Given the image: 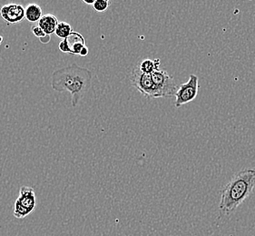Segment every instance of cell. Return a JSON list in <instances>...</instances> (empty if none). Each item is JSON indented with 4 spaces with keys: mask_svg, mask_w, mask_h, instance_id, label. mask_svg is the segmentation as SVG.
<instances>
[{
    "mask_svg": "<svg viewBox=\"0 0 255 236\" xmlns=\"http://www.w3.org/2000/svg\"><path fill=\"white\" fill-rule=\"evenodd\" d=\"M255 187V169L245 168L238 172L221 191L219 218H229L236 209L250 197Z\"/></svg>",
    "mask_w": 255,
    "mask_h": 236,
    "instance_id": "obj_1",
    "label": "cell"
},
{
    "mask_svg": "<svg viewBox=\"0 0 255 236\" xmlns=\"http://www.w3.org/2000/svg\"><path fill=\"white\" fill-rule=\"evenodd\" d=\"M93 74L77 64L58 69L52 75L51 87L55 91H67L72 96V106L77 107L82 98L89 90Z\"/></svg>",
    "mask_w": 255,
    "mask_h": 236,
    "instance_id": "obj_2",
    "label": "cell"
},
{
    "mask_svg": "<svg viewBox=\"0 0 255 236\" xmlns=\"http://www.w3.org/2000/svg\"><path fill=\"white\" fill-rule=\"evenodd\" d=\"M131 83L139 92L147 98H160L151 75L141 72L137 66L133 68L131 75Z\"/></svg>",
    "mask_w": 255,
    "mask_h": 236,
    "instance_id": "obj_3",
    "label": "cell"
},
{
    "mask_svg": "<svg viewBox=\"0 0 255 236\" xmlns=\"http://www.w3.org/2000/svg\"><path fill=\"white\" fill-rule=\"evenodd\" d=\"M199 90V78L192 74L189 77L188 81L179 86L175 93V108H179L186 104L193 102L198 95Z\"/></svg>",
    "mask_w": 255,
    "mask_h": 236,
    "instance_id": "obj_4",
    "label": "cell"
},
{
    "mask_svg": "<svg viewBox=\"0 0 255 236\" xmlns=\"http://www.w3.org/2000/svg\"><path fill=\"white\" fill-rule=\"evenodd\" d=\"M153 83L158 90L160 98H172L175 96L177 87L174 78L164 70H157L152 75Z\"/></svg>",
    "mask_w": 255,
    "mask_h": 236,
    "instance_id": "obj_5",
    "label": "cell"
},
{
    "mask_svg": "<svg viewBox=\"0 0 255 236\" xmlns=\"http://www.w3.org/2000/svg\"><path fill=\"white\" fill-rule=\"evenodd\" d=\"M0 15L8 24H17L26 18L24 6L13 3L3 5L0 9Z\"/></svg>",
    "mask_w": 255,
    "mask_h": 236,
    "instance_id": "obj_6",
    "label": "cell"
},
{
    "mask_svg": "<svg viewBox=\"0 0 255 236\" xmlns=\"http://www.w3.org/2000/svg\"><path fill=\"white\" fill-rule=\"evenodd\" d=\"M20 206L32 213L36 206V197L35 191L32 187L22 186L19 191V196L15 200Z\"/></svg>",
    "mask_w": 255,
    "mask_h": 236,
    "instance_id": "obj_7",
    "label": "cell"
},
{
    "mask_svg": "<svg viewBox=\"0 0 255 236\" xmlns=\"http://www.w3.org/2000/svg\"><path fill=\"white\" fill-rule=\"evenodd\" d=\"M71 55H80L82 49L86 46V40L81 34L72 32L71 35L67 38Z\"/></svg>",
    "mask_w": 255,
    "mask_h": 236,
    "instance_id": "obj_8",
    "label": "cell"
},
{
    "mask_svg": "<svg viewBox=\"0 0 255 236\" xmlns=\"http://www.w3.org/2000/svg\"><path fill=\"white\" fill-rule=\"evenodd\" d=\"M58 20L56 16L51 14H46L41 17L40 20L38 21L37 25L40 26L41 29L45 32L47 36H51L53 33L56 32V27L58 25Z\"/></svg>",
    "mask_w": 255,
    "mask_h": 236,
    "instance_id": "obj_9",
    "label": "cell"
},
{
    "mask_svg": "<svg viewBox=\"0 0 255 236\" xmlns=\"http://www.w3.org/2000/svg\"><path fill=\"white\" fill-rule=\"evenodd\" d=\"M25 15H26V19L31 23H38L40 20L41 17L43 16L42 9L40 5L37 4H29L27 5L25 8Z\"/></svg>",
    "mask_w": 255,
    "mask_h": 236,
    "instance_id": "obj_10",
    "label": "cell"
},
{
    "mask_svg": "<svg viewBox=\"0 0 255 236\" xmlns=\"http://www.w3.org/2000/svg\"><path fill=\"white\" fill-rule=\"evenodd\" d=\"M159 66H160V60L157 58L155 59L145 58L137 65L138 68L140 69L141 72L148 74V75H152L153 72L160 70Z\"/></svg>",
    "mask_w": 255,
    "mask_h": 236,
    "instance_id": "obj_11",
    "label": "cell"
},
{
    "mask_svg": "<svg viewBox=\"0 0 255 236\" xmlns=\"http://www.w3.org/2000/svg\"><path fill=\"white\" fill-rule=\"evenodd\" d=\"M72 27L67 22H59L57 27H56V36L62 39H67L68 36L72 34Z\"/></svg>",
    "mask_w": 255,
    "mask_h": 236,
    "instance_id": "obj_12",
    "label": "cell"
},
{
    "mask_svg": "<svg viewBox=\"0 0 255 236\" xmlns=\"http://www.w3.org/2000/svg\"><path fill=\"white\" fill-rule=\"evenodd\" d=\"M31 213L28 210H26V208H24L23 206H20L17 202H15V206H14V216L15 218L18 219H23L26 216L30 215Z\"/></svg>",
    "mask_w": 255,
    "mask_h": 236,
    "instance_id": "obj_13",
    "label": "cell"
},
{
    "mask_svg": "<svg viewBox=\"0 0 255 236\" xmlns=\"http://www.w3.org/2000/svg\"><path fill=\"white\" fill-rule=\"evenodd\" d=\"M109 5L110 2L108 0H95L93 8L97 12H105L109 7Z\"/></svg>",
    "mask_w": 255,
    "mask_h": 236,
    "instance_id": "obj_14",
    "label": "cell"
},
{
    "mask_svg": "<svg viewBox=\"0 0 255 236\" xmlns=\"http://www.w3.org/2000/svg\"><path fill=\"white\" fill-rule=\"evenodd\" d=\"M31 30L33 32V34L36 36V37H38L39 39L41 38H43V37H45V36H47L45 34V32L41 29L40 26H38L37 24L36 25H34V26L31 27Z\"/></svg>",
    "mask_w": 255,
    "mask_h": 236,
    "instance_id": "obj_15",
    "label": "cell"
},
{
    "mask_svg": "<svg viewBox=\"0 0 255 236\" xmlns=\"http://www.w3.org/2000/svg\"><path fill=\"white\" fill-rule=\"evenodd\" d=\"M58 48H59V50L63 52V53H69V54H70V48H69V46H68L67 39H63V40L59 43Z\"/></svg>",
    "mask_w": 255,
    "mask_h": 236,
    "instance_id": "obj_16",
    "label": "cell"
},
{
    "mask_svg": "<svg viewBox=\"0 0 255 236\" xmlns=\"http://www.w3.org/2000/svg\"><path fill=\"white\" fill-rule=\"evenodd\" d=\"M88 47L87 46H85L83 49H82L81 52H80V55L79 56H81V57H87V55H88Z\"/></svg>",
    "mask_w": 255,
    "mask_h": 236,
    "instance_id": "obj_17",
    "label": "cell"
},
{
    "mask_svg": "<svg viewBox=\"0 0 255 236\" xmlns=\"http://www.w3.org/2000/svg\"><path fill=\"white\" fill-rule=\"evenodd\" d=\"M40 41L42 42V43H44V44L49 43V41H50V36H46L45 37L41 38Z\"/></svg>",
    "mask_w": 255,
    "mask_h": 236,
    "instance_id": "obj_18",
    "label": "cell"
},
{
    "mask_svg": "<svg viewBox=\"0 0 255 236\" xmlns=\"http://www.w3.org/2000/svg\"><path fill=\"white\" fill-rule=\"evenodd\" d=\"M83 2L85 3V4H87V5H94V3H95V1L93 0V1H87V0H83Z\"/></svg>",
    "mask_w": 255,
    "mask_h": 236,
    "instance_id": "obj_19",
    "label": "cell"
},
{
    "mask_svg": "<svg viewBox=\"0 0 255 236\" xmlns=\"http://www.w3.org/2000/svg\"><path fill=\"white\" fill-rule=\"evenodd\" d=\"M2 41H3V37L0 36V45H1V43H2Z\"/></svg>",
    "mask_w": 255,
    "mask_h": 236,
    "instance_id": "obj_20",
    "label": "cell"
}]
</instances>
